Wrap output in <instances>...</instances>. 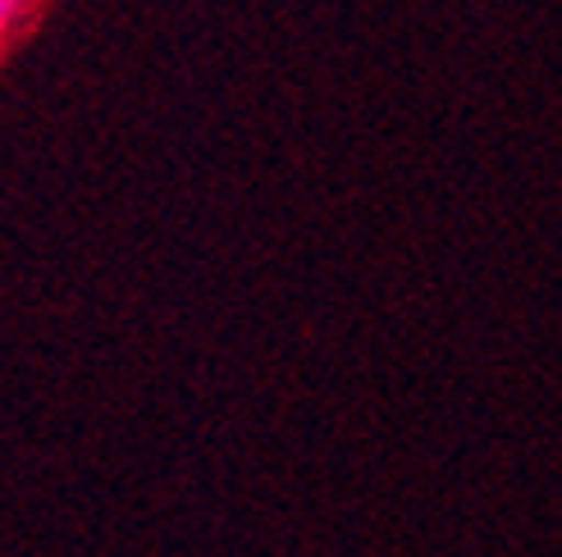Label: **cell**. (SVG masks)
Returning <instances> with one entry per match:
<instances>
[{"label": "cell", "mask_w": 562, "mask_h": 557, "mask_svg": "<svg viewBox=\"0 0 562 557\" xmlns=\"http://www.w3.org/2000/svg\"><path fill=\"white\" fill-rule=\"evenodd\" d=\"M19 14H23V0H0V37L10 33Z\"/></svg>", "instance_id": "1"}]
</instances>
